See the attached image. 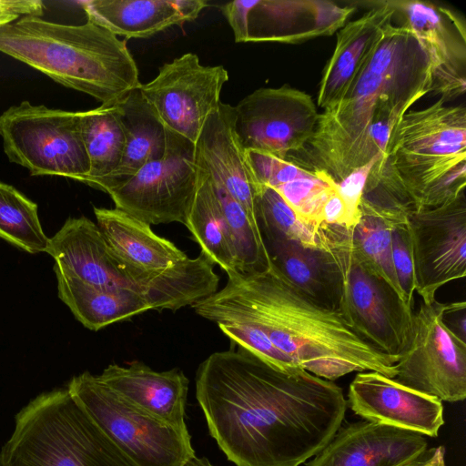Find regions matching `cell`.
<instances>
[{"mask_svg": "<svg viewBox=\"0 0 466 466\" xmlns=\"http://www.w3.org/2000/svg\"><path fill=\"white\" fill-rule=\"evenodd\" d=\"M196 397L208 431L237 466H299L340 428L342 389L300 367L283 370L238 348L198 367Z\"/></svg>", "mask_w": 466, "mask_h": 466, "instance_id": "cell-1", "label": "cell"}, {"mask_svg": "<svg viewBox=\"0 0 466 466\" xmlns=\"http://www.w3.org/2000/svg\"><path fill=\"white\" fill-rule=\"evenodd\" d=\"M217 324L244 322L262 331L296 366L329 380L351 372L397 374L398 358L360 337L338 310L326 309L296 288L273 264L228 276L224 288L192 305Z\"/></svg>", "mask_w": 466, "mask_h": 466, "instance_id": "cell-2", "label": "cell"}, {"mask_svg": "<svg viewBox=\"0 0 466 466\" xmlns=\"http://www.w3.org/2000/svg\"><path fill=\"white\" fill-rule=\"evenodd\" d=\"M431 92L425 53L407 28L392 21L345 96L319 114L307 145L314 167L339 182L384 155L400 119Z\"/></svg>", "mask_w": 466, "mask_h": 466, "instance_id": "cell-3", "label": "cell"}, {"mask_svg": "<svg viewBox=\"0 0 466 466\" xmlns=\"http://www.w3.org/2000/svg\"><path fill=\"white\" fill-rule=\"evenodd\" d=\"M0 52L101 105L116 104L141 84L127 40L89 21L70 25L21 17L0 26Z\"/></svg>", "mask_w": 466, "mask_h": 466, "instance_id": "cell-4", "label": "cell"}, {"mask_svg": "<svg viewBox=\"0 0 466 466\" xmlns=\"http://www.w3.org/2000/svg\"><path fill=\"white\" fill-rule=\"evenodd\" d=\"M1 466H135L67 388L42 393L15 416Z\"/></svg>", "mask_w": 466, "mask_h": 466, "instance_id": "cell-5", "label": "cell"}, {"mask_svg": "<svg viewBox=\"0 0 466 466\" xmlns=\"http://www.w3.org/2000/svg\"><path fill=\"white\" fill-rule=\"evenodd\" d=\"M385 155L410 194L415 211L423 197L466 162V108L439 98L409 110L390 133Z\"/></svg>", "mask_w": 466, "mask_h": 466, "instance_id": "cell-6", "label": "cell"}, {"mask_svg": "<svg viewBox=\"0 0 466 466\" xmlns=\"http://www.w3.org/2000/svg\"><path fill=\"white\" fill-rule=\"evenodd\" d=\"M104 433L135 466H183L195 456L187 430L130 403L88 371L67 387Z\"/></svg>", "mask_w": 466, "mask_h": 466, "instance_id": "cell-7", "label": "cell"}, {"mask_svg": "<svg viewBox=\"0 0 466 466\" xmlns=\"http://www.w3.org/2000/svg\"><path fill=\"white\" fill-rule=\"evenodd\" d=\"M350 229L341 227L327 250L337 272V310L364 340L399 359L410 340L414 311L358 259Z\"/></svg>", "mask_w": 466, "mask_h": 466, "instance_id": "cell-8", "label": "cell"}, {"mask_svg": "<svg viewBox=\"0 0 466 466\" xmlns=\"http://www.w3.org/2000/svg\"><path fill=\"white\" fill-rule=\"evenodd\" d=\"M0 136L10 162L32 176H58L82 182L89 172L80 112L23 101L0 116Z\"/></svg>", "mask_w": 466, "mask_h": 466, "instance_id": "cell-9", "label": "cell"}, {"mask_svg": "<svg viewBox=\"0 0 466 466\" xmlns=\"http://www.w3.org/2000/svg\"><path fill=\"white\" fill-rule=\"evenodd\" d=\"M166 136L160 159L104 192L116 208L150 226L171 222L186 226L199 176L195 145L167 129Z\"/></svg>", "mask_w": 466, "mask_h": 466, "instance_id": "cell-10", "label": "cell"}, {"mask_svg": "<svg viewBox=\"0 0 466 466\" xmlns=\"http://www.w3.org/2000/svg\"><path fill=\"white\" fill-rule=\"evenodd\" d=\"M443 303L420 302L413 312L410 340L395 364L397 382L439 400L466 397V342L441 320Z\"/></svg>", "mask_w": 466, "mask_h": 466, "instance_id": "cell-11", "label": "cell"}, {"mask_svg": "<svg viewBox=\"0 0 466 466\" xmlns=\"http://www.w3.org/2000/svg\"><path fill=\"white\" fill-rule=\"evenodd\" d=\"M228 73L223 66H203L186 53L158 69L139 90L164 127L194 145L208 116L218 107Z\"/></svg>", "mask_w": 466, "mask_h": 466, "instance_id": "cell-12", "label": "cell"}, {"mask_svg": "<svg viewBox=\"0 0 466 466\" xmlns=\"http://www.w3.org/2000/svg\"><path fill=\"white\" fill-rule=\"evenodd\" d=\"M319 114L312 97L288 85L261 87L234 106V127L242 147L288 159L305 151Z\"/></svg>", "mask_w": 466, "mask_h": 466, "instance_id": "cell-13", "label": "cell"}, {"mask_svg": "<svg viewBox=\"0 0 466 466\" xmlns=\"http://www.w3.org/2000/svg\"><path fill=\"white\" fill-rule=\"evenodd\" d=\"M413 264L415 292L421 301L466 275V197L410 212L405 223Z\"/></svg>", "mask_w": 466, "mask_h": 466, "instance_id": "cell-14", "label": "cell"}, {"mask_svg": "<svg viewBox=\"0 0 466 466\" xmlns=\"http://www.w3.org/2000/svg\"><path fill=\"white\" fill-rule=\"evenodd\" d=\"M96 225L118 260L135 279L153 310L173 298L178 282L174 266L188 258L150 225L117 208H94Z\"/></svg>", "mask_w": 466, "mask_h": 466, "instance_id": "cell-15", "label": "cell"}, {"mask_svg": "<svg viewBox=\"0 0 466 466\" xmlns=\"http://www.w3.org/2000/svg\"><path fill=\"white\" fill-rule=\"evenodd\" d=\"M400 25L425 53L431 74V93L444 102L466 90V25L451 8L430 1L394 0Z\"/></svg>", "mask_w": 466, "mask_h": 466, "instance_id": "cell-16", "label": "cell"}, {"mask_svg": "<svg viewBox=\"0 0 466 466\" xmlns=\"http://www.w3.org/2000/svg\"><path fill=\"white\" fill-rule=\"evenodd\" d=\"M350 409L366 420L437 437L444 424L441 400L376 371L358 372L350 384Z\"/></svg>", "mask_w": 466, "mask_h": 466, "instance_id": "cell-17", "label": "cell"}, {"mask_svg": "<svg viewBox=\"0 0 466 466\" xmlns=\"http://www.w3.org/2000/svg\"><path fill=\"white\" fill-rule=\"evenodd\" d=\"M425 450L419 432L364 420L339 428L306 466H402Z\"/></svg>", "mask_w": 466, "mask_h": 466, "instance_id": "cell-18", "label": "cell"}, {"mask_svg": "<svg viewBox=\"0 0 466 466\" xmlns=\"http://www.w3.org/2000/svg\"><path fill=\"white\" fill-rule=\"evenodd\" d=\"M46 252L55 259L54 270L66 276L96 287L139 292L135 279L113 253L98 226L84 216L68 218L49 238Z\"/></svg>", "mask_w": 466, "mask_h": 466, "instance_id": "cell-19", "label": "cell"}, {"mask_svg": "<svg viewBox=\"0 0 466 466\" xmlns=\"http://www.w3.org/2000/svg\"><path fill=\"white\" fill-rule=\"evenodd\" d=\"M195 150L198 164L228 190L259 228L257 197L262 187L255 179L236 134L233 106L219 104L206 121Z\"/></svg>", "mask_w": 466, "mask_h": 466, "instance_id": "cell-20", "label": "cell"}, {"mask_svg": "<svg viewBox=\"0 0 466 466\" xmlns=\"http://www.w3.org/2000/svg\"><path fill=\"white\" fill-rule=\"evenodd\" d=\"M354 10V7H341L322 0H251L247 43H296L329 35L344 25Z\"/></svg>", "mask_w": 466, "mask_h": 466, "instance_id": "cell-21", "label": "cell"}, {"mask_svg": "<svg viewBox=\"0 0 466 466\" xmlns=\"http://www.w3.org/2000/svg\"><path fill=\"white\" fill-rule=\"evenodd\" d=\"M395 15L394 0L375 1L360 17L339 28L335 49L319 82L317 97L319 107L324 110L345 96Z\"/></svg>", "mask_w": 466, "mask_h": 466, "instance_id": "cell-22", "label": "cell"}, {"mask_svg": "<svg viewBox=\"0 0 466 466\" xmlns=\"http://www.w3.org/2000/svg\"><path fill=\"white\" fill-rule=\"evenodd\" d=\"M99 379L133 405L157 419L187 430L185 411L188 379L177 369L156 371L144 363L108 365Z\"/></svg>", "mask_w": 466, "mask_h": 466, "instance_id": "cell-23", "label": "cell"}, {"mask_svg": "<svg viewBox=\"0 0 466 466\" xmlns=\"http://www.w3.org/2000/svg\"><path fill=\"white\" fill-rule=\"evenodd\" d=\"M87 21L125 40L148 38L173 25L194 21L205 0H89L81 2Z\"/></svg>", "mask_w": 466, "mask_h": 466, "instance_id": "cell-24", "label": "cell"}, {"mask_svg": "<svg viewBox=\"0 0 466 466\" xmlns=\"http://www.w3.org/2000/svg\"><path fill=\"white\" fill-rule=\"evenodd\" d=\"M251 171L260 186L275 189L304 222L321 227V211L337 182L325 170L248 149Z\"/></svg>", "mask_w": 466, "mask_h": 466, "instance_id": "cell-25", "label": "cell"}, {"mask_svg": "<svg viewBox=\"0 0 466 466\" xmlns=\"http://www.w3.org/2000/svg\"><path fill=\"white\" fill-rule=\"evenodd\" d=\"M140 86V85H139ZM125 135V148L116 169L90 187L105 191L160 159L166 149V129L142 96L139 86L116 103Z\"/></svg>", "mask_w": 466, "mask_h": 466, "instance_id": "cell-26", "label": "cell"}, {"mask_svg": "<svg viewBox=\"0 0 466 466\" xmlns=\"http://www.w3.org/2000/svg\"><path fill=\"white\" fill-rule=\"evenodd\" d=\"M273 264L301 292L319 305L338 309V279L327 250L306 248L281 235H262Z\"/></svg>", "mask_w": 466, "mask_h": 466, "instance_id": "cell-27", "label": "cell"}, {"mask_svg": "<svg viewBox=\"0 0 466 466\" xmlns=\"http://www.w3.org/2000/svg\"><path fill=\"white\" fill-rule=\"evenodd\" d=\"M54 271L59 299L88 329L96 331L153 310L146 298L137 290L96 287Z\"/></svg>", "mask_w": 466, "mask_h": 466, "instance_id": "cell-28", "label": "cell"}, {"mask_svg": "<svg viewBox=\"0 0 466 466\" xmlns=\"http://www.w3.org/2000/svg\"><path fill=\"white\" fill-rule=\"evenodd\" d=\"M198 167V187L186 227L200 246L201 253L231 276L238 273L231 237L210 177Z\"/></svg>", "mask_w": 466, "mask_h": 466, "instance_id": "cell-29", "label": "cell"}, {"mask_svg": "<svg viewBox=\"0 0 466 466\" xmlns=\"http://www.w3.org/2000/svg\"><path fill=\"white\" fill-rule=\"evenodd\" d=\"M80 126L89 160V172L82 183L91 186L118 167L124 153L125 135L116 104L80 112Z\"/></svg>", "mask_w": 466, "mask_h": 466, "instance_id": "cell-30", "label": "cell"}, {"mask_svg": "<svg viewBox=\"0 0 466 466\" xmlns=\"http://www.w3.org/2000/svg\"><path fill=\"white\" fill-rule=\"evenodd\" d=\"M257 208L261 235L279 234L309 248L328 250L340 227L304 222L275 189L267 186L257 197Z\"/></svg>", "mask_w": 466, "mask_h": 466, "instance_id": "cell-31", "label": "cell"}, {"mask_svg": "<svg viewBox=\"0 0 466 466\" xmlns=\"http://www.w3.org/2000/svg\"><path fill=\"white\" fill-rule=\"evenodd\" d=\"M0 238L32 254L46 252L49 242L38 218L37 205L3 182H0Z\"/></svg>", "mask_w": 466, "mask_h": 466, "instance_id": "cell-32", "label": "cell"}, {"mask_svg": "<svg viewBox=\"0 0 466 466\" xmlns=\"http://www.w3.org/2000/svg\"><path fill=\"white\" fill-rule=\"evenodd\" d=\"M395 226L376 216L360 214L350 229L353 252L361 264L384 280L402 299L392 261V230Z\"/></svg>", "mask_w": 466, "mask_h": 466, "instance_id": "cell-33", "label": "cell"}, {"mask_svg": "<svg viewBox=\"0 0 466 466\" xmlns=\"http://www.w3.org/2000/svg\"><path fill=\"white\" fill-rule=\"evenodd\" d=\"M218 326L238 348L250 352L270 365L283 370L299 367L278 350L268 338L256 327L236 321L223 322Z\"/></svg>", "mask_w": 466, "mask_h": 466, "instance_id": "cell-34", "label": "cell"}, {"mask_svg": "<svg viewBox=\"0 0 466 466\" xmlns=\"http://www.w3.org/2000/svg\"><path fill=\"white\" fill-rule=\"evenodd\" d=\"M405 223L393 228L392 261L402 300L409 308L413 309L415 279Z\"/></svg>", "mask_w": 466, "mask_h": 466, "instance_id": "cell-35", "label": "cell"}, {"mask_svg": "<svg viewBox=\"0 0 466 466\" xmlns=\"http://www.w3.org/2000/svg\"><path fill=\"white\" fill-rule=\"evenodd\" d=\"M380 156L353 170L337 182V189L347 209V228H352L360 218V200L369 173Z\"/></svg>", "mask_w": 466, "mask_h": 466, "instance_id": "cell-36", "label": "cell"}, {"mask_svg": "<svg viewBox=\"0 0 466 466\" xmlns=\"http://www.w3.org/2000/svg\"><path fill=\"white\" fill-rule=\"evenodd\" d=\"M44 9L39 0H0V26L24 16H41Z\"/></svg>", "mask_w": 466, "mask_h": 466, "instance_id": "cell-37", "label": "cell"}, {"mask_svg": "<svg viewBox=\"0 0 466 466\" xmlns=\"http://www.w3.org/2000/svg\"><path fill=\"white\" fill-rule=\"evenodd\" d=\"M250 5L251 0H234L221 6L237 43H247V21Z\"/></svg>", "mask_w": 466, "mask_h": 466, "instance_id": "cell-38", "label": "cell"}, {"mask_svg": "<svg viewBox=\"0 0 466 466\" xmlns=\"http://www.w3.org/2000/svg\"><path fill=\"white\" fill-rule=\"evenodd\" d=\"M441 320L445 327L466 342V303L455 301L443 303Z\"/></svg>", "mask_w": 466, "mask_h": 466, "instance_id": "cell-39", "label": "cell"}, {"mask_svg": "<svg viewBox=\"0 0 466 466\" xmlns=\"http://www.w3.org/2000/svg\"><path fill=\"white\" fill-rule=\"evenodd\" d=\"M321 221L324 225L347 228V209L337 189V184L324 203L321 211Z\"/></svg>", "mask_w": 466, "mask_h": 466, "instance_id": "cell-40", "label": "cell"}, {"mask_svg": "<svg viewBox=\"0 0 466 466\" xmlns=\"http://www.w3.org/2000/svg\"><path fill=\"white\" fill-rule=\"evenodd\" d=\"M444 454L445 449L442 446L427 449L402 466H444Z\"/></svg>", "mask_w": 466, "mask_h": 466, "instance_id": "cell-41", "label": "cell"}, {"mask_svg": "<svg viewBox=\"0 0 466 466\" xmlns=\"http://www.w3.org/2000/svg\"><path fill=\"white\" fill-rule=\"evenodd\" d=\"M183 466H214L210 461L205 458H198L196 455L189 459Z\"/></svg>", "mask_w": 466, "mask_h": 466, "instance_id": "cell-42", "label": "cell"}, {"mask_svg": "<svg viewBox=\"0 0 466 466\" xmlns=\"http://www.w3.org/2000/svg\"><path fill=\"white\" fill-rule=\"evenodd\" d=\"M444 466H446V465H444Z\"/></svg>", "mask_w": 466, "mask_h": 466, "instance_id": "cell-43", "label": "cell"}]
</instances>
